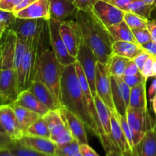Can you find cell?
<instances>
[{"label":"cell","instance_id":"1","mask_svg":"<svg viewBox=\"0 0 156 156\" xmlns=\"http://www.w3.org/2000/svg\"><path fill=\"white\" fill-rule=\"evenodd\" d=\"M74 63L66 66H61V105L76 114L84 122L86 128L99 140L100 133L89 113Z\"/></svg>","mask_w":156,"mask_h":156},{"label":"cell","instance_id":"2","mask_svg":"<svg viewBox=\"0 0 156 156\" xmlns=\"http://www.w3.org/2000/svg\"><path fill=\"white\" fill-rule=\"evenodd\" d=\"M75 21L83 38L93 50L98 62L108 63L113 54L112 45L115 41L107 27L94 13L83 11L77 10Z\"/></svg>","mask_w":156,"mask_h":156},{"label":"cell","instance_id":"3","mask_svg":"<svg viewBox=\"0 0 156 156\" xmlns=\"http://www.w3.org/2000/svg\"><path fill=\"white\" fill-rule=\"evenodd\" d=\"M61 66L51 49L40 47L33 80L42 82L61 103ZM32 80V81H33Z\"/></svg>","mask_w":156,"mask_h":156},{"label":"cell","instance_id":"4","mask_svg":"<svg viewBox=\"0 0 156 156\" xmlns=\"http://www.w3.org/2000/svg\"><path fill=\"white\" fill-rule=\"evenodd\" d=\"M43 32L28 40L27 48L23 58L22 63L17 73V86L18 94L24 90L28 89L31 82L33 80Z\"/></svg>","mask_w":156,"mask_h":156},{"label":"cell","instance_id":"5","mask_svg":"<svg viewBox=\"0 0 156 156\" xmlns=\"http://www.w3.org/2000/svg\"><path fill=\"white\" fill-rule=\"evenodd\" d=\"M61 21L54 19H49L47 21V29L48 34L49 43L51 50L55 57L62 66L74 63L76 59L69 53L64 42L60 34V24Z\"/></svg>","mask_w":156,"mask_h":156},{"label":"cell","instance_id":"6","mask_svg":"<svg viewBox=\"0 0 156 156\" xmlns=\"http://www.w3.org/2000/svg\"><path fill=\"white\" fill-rule=\"evenodd\" d=\"M126 120L131 129L133 143L136 148L147 129L154 124V121H152L148 109L132 108H127Z\"/></svg>","mask_w":156,"mask_h":156},{"label":"cell","instance_id":"7","mask_svg":"<svg viewBox=\"0 0 156 156\" xmlns=\"http://www.w3.org/2000/svg\"><path fill=\"white\" fill-rule=\"evenodd\" d=\"M76 60L80 65L87 79L93 98L97 94L96 88V67L97 59L93 50L87 45L81 35V41L78 49Z\"/></svg>","mask_w":156,"mask_h":156},{"label":"cell","instance_id":"8","mask_svg":"<svg viewBox=\"0 0 156 156\" xmlns=\"http://www.w3.org/2000/svg\"><path fill=\"white\" fill-rule=\"evenodd\" d=\"M47 20L42 18L28 19L15 18L8 30L13 32L17 37L28 40L44 31Z\"/></svg>","mask_w":156,"mask_h":156},{"label":"cell","instance_id":"9","mask_svg":"<svg viewBox=\"0 0 156 156\" xmlns=\"http://www.w3.org/2000/svg\"><path fill=\"white\" fill-rule=\"evenodd\" d=\"M96 88L99 98L106 105L110 111L114 112L115 108L112 99L111 76L106 64L98 61L96 67Z\"/></svg>","mask_w":156,"mask_h":156},{"label":"cell","instance_id":"10","mask_svg":"<svg viewBox=\"0 0 156 156\" xmlns=\"http://www.w3.org/2000/svg\"><path fill=\"white\" fill-rule=\"evenodd\" d=\"M59 30L69 53L76 59L81 41V33L77 23L75 20L61 21Z\"/></svg>","mask_w":156,"mask_h":156},{"label":"cell","instance_id":"11","mask_svg":"<svg viewBox=\"0 0 156 156\" xmlns=\"http://www.w3.org/2000/svg\"><path fill=\"white\" fill-rule=\"evenodd\" d=\"M0 124L12 140L18 141L24 135L10 104L0 106Z\"/></svg>","mask_w":156,"mask_h":156},{"label":"cell","instance_id":"12","mask_svg":"<svg viewBox=\"0 0 156 156\" xmlns=\"http://www.w3.org/2000/svg\"><path fill=\"white\" fill-rule=\"evenodd\" d=\"M93 13L103 23L106 27H109L123 21L125 11L103 0H99L95 4Z\"/></svg>","mask_w":156,"mask_h":156},{"label":"cell","instance_id":"13","mask_svg":"<svg viewBox=\"0 0 156 156\" xmlns=\"http://www.w3.org/2000/svg\"><path fill=\"white\" fill-rule=\"evenodd\" d=\"M60 111L65 120L67 128L73 135L74 140H76L80 145L88 144L86 126L84 122L76 114L68 111L64 107L61 106L60 108Z\"/></svg>","mask_w":156,"mask_h":156},{"label":"cell","instance_id":"14","mask_svg":"<svg viewBox=\"0 0 156 156\" xmlns=\"http://www.w3.org/2000/svg\"><path fill=\"white\" fill-rule=\"evenodd\" d=\"M111 140L116 149L123 156H134L124 131L119 123L116 111L111 112Z\"/></svg>","mask_w":156,"mask_h":156},{"label":"cell","instance_id":"15","mask_svg":"<svg viewBox=\"0 0 156 156\" xmlns=\"http://www.w3.org/2000/svg\"><path fill=\"white\" fill-rule=\"evenodd\" d=\"M41 103L44 104L49 110H58L61 107L55 96L52 94L48 88L41 81L33 80L28 88Z\"/></svg>","mask_w":156,"mask_h":156},{"label":"cell","instance_id":"16","mask_svg":"<svg viewBox=\"0 0 156 156\" xmlns=\"http://www.w3.org/2000/svg\"><path fill=\"white\" fill-rule=\"evenodd\" d=\"M50 19L59 21H67L71 16H76L77 12L73 0H49Z\"/></svg>","mask_w":156,"mask_h":156},{"label":"cell","instance_id":"17","mask_svg":"<svg viewBox=\"0 0 156 156\" xmlns=\"http://www.w3.org/2000/svg\"><path fill=\"white\" fill-rule=\"evenodd\" d=\"M22 146L36 150L38 152L47 154V155L55 156V152L58 146L50 139L43 137L33 136L24 134L21 138L16 141Z\"/></svg>","mask_w":156,"mask_h":156},{"label":"cell","instance_id":"18","mask_svg":"<svg viewBox=\"0 0 156 156\" xmlns=\"http://www.w3.org/2000/svg\"><path fill=\"white\" fill-rule=\"evenodd\" d=\"M16 18H28V19H50L49 0H37L28 7L15 13Z\"/></svg>","mask_w":156,"mask_h":156},{"label":"cell","instance_id":"19","mask_svg":"<svg viewBox=\"0 0 156 156\" xmlns=\"http://www.w3.org/2000/svg\"><path fill=\"white\" fill-rule=\"evenodd\" d=\"M14 104L23 108L28 109L30 111L37 113L41 117L47 114L50 110L43 103H41L30 91L28 89L24 90L18 94L16 100L13 102Z\"/></svg>","mask_w":156,"mask_h":156},{"label":"cell","instance_id":"20","mask_svg":"<svg viewBox=\"0 0 156 156\" xmlns=\"http://www.w3.org/2000/svg\"><path fill=\"white\" fill-rule=\"evenodd\" d=\"M135 156H156V120L136 146Z\"/></svg>","mask_w":156,"mask_h":156},{"label":"cell","instance_id":"21","mask_svg":"<svg viewBox=\"0 0 156 156\" xmlns=\"http://www.w3.org/2000/svg\"><path fill=\"white\" fill-rule=\"evenodd\" d=\"M43 118L47 123V126L50 129V138L59 135L61 132L67 128L66 125L65 120L63 117L60 109L58 110H50L47 114L43 116Z\"/></svg>","mask_w":156,"mask_h":156},{"label":"cell","instance_id":"22","mask_svg":"<svg viewBox=\"0 0 156 156\" xmlns=\"http://www.w3.org/2000/svg\"><path fill=\"white\" fill-rule=\"evenodd\" d=\"M112 50L113 54L128 58L131 60L145 51L141 46L128 41H114L112 45Z\"/></svg>","mask_w":156,"mask_h":156},{"label":"cell","instance_id":"23","mask_svg":"<svg viewBox=\"0 0 156 156\" xmlns=\"http://www.w3.org/2000/svg\"><path fill=\"white\" fill-rule=\"evenodd\" d=\"M94 103L104 133L111 139V111L98 94L94 97Z\"/></svg>","mask_w":156,"mask_h":156},{"label":"cell","instance_id":"24","mask_svg":"<svg viewBox=\"0 0 156 156\" xmlns=\"http://www.w3.org/2000/svg\"><path fill=\"white\" fill-rule=\"evenodd\" d=\"M10 105H12V108L15 111V115H16L18 123H19L20 126H21L24 134H25L26 130L31 125L33 124L35 121H37L38 119L41 117V116L37 113L26 109L19 105H17L14 103H11Z\"/></svg>","mask_w":156,"mask_h":156},{"label":"cell","instance_id":"25","mask_svg":"<svg viewBox=\"0 0 156 156\" xmlns=\"http://www.w3.org/2000/svg\"><path fill=\"white\" fill-rule=\"evenodd\" d=\"M106 27L115 41H128L138 44L132 29L124 21Z\"/></svg>","mask_w":156,"mask_h":156},{"label":"cell","instance_id":"26","mask_svg":"<svg viewBox=\"0 0 156 156\" xmlns=\"http://www.w3.org/2000/svg\"><path fill=\"white\" fill-rule=\"evenodd\" d=\"M128 108L148 109L147 108L146 82L131 88Z\"/></svg>","mask_w":156,"mask_h":156},{"label":"cell","instance_id":"27","mask_svg":"<svg viewBox=\"0 0 156 156\" xmlns=\"http://www.w3.org/2000/svg\"><path fill=\"white\" fill-rule=\"evenodd\" d=\"M111 91L112 99L116 114L122 117H126V105L122 96L119 85L115 76H111Z\"/></svg>","mask_w":156,"mask_h":156},{"label":"cell","instance_id":"28","mask_svg":"<svg viewBox=\"0 0 156 156\" xmlns=\"http://www.w3.org/2000/svg\"><path fill=\"white\" fill-rule=\"evenodd\" d=\"M130 60L131 59L128 58L113 54V56L109 59L108 63L106 64L110 76L122 77L124 76L127 64Z\"/></svg>","mask_w":156,"mask_h":156},{"label":"cell","instance_id":"29","mask_svg":"<svg viewBox=\"0 0 156 156\" xmlns=\"http://www.w3.org/2000/svg\"><path fill=\"white\" fill-rule=\"evenodd\" d=\"M154 9L155 7L154 5L148 4L142 0H132L124 11L136 14L149 20L151 18V12Z\"/></svg>","mask_w":156,"mask_h":156},{"label":"cell","instance_id":"30","mask_svg":"<svg viewBox=\"0 0 156 156\" xmlns=\"http://www.w3.org/2000/svg\"><path fill=\"white\" fill-rule=\"evenodd\" d=\"M26 135L33 136L43 137V138H50V133L47 123L42 117L38 119L32 125H31L25 132Z\"/></svg>","mask_w":156,"mask_h":156},{"label":"cell","instance_id":"31","mask_svg":"<svg viewBox=\"0 0 156 156\" xmlns=\"http://www.w3.org/2000/svg\"><path fill=\"white\" fill-rule=\"evenodd\" d=\"M28 40L23 39V38L17 37L16 43H15V58H14V69L16 73H18V69L21 67L22 63L23 58H24V53H25L26 48H27Z\"/></svg>","mask_w":156,"mask_h":156},{"label":"cell","instance_id":"32","mask_svg":"<svg viewBox=\"0 0 156 156\" xmlns=\"http://www.w3.org/2000/svg\"><path fill=\"white\" fill-rule=\"evenodd\" d=\"M123 21L131 29L146 28L148 20L129 12H125Z\"/></svg>","mask_w":156,"mask_h":156},{"label":"cell","instance_id":"33","mask_svg":"<svg viewBox=\"0 0 156 156\" xmlns=\"http://www.w3.org/2000/svg\"><path fill=\"white\" fill-rule=\"evenodd\" d=\"M9 149L12 153L16 156H54L34 150V149L19 144L17 142H15Z\"/></svg>","mask_w":156,"mask_h":156},{"label":"cell","instance_id":"34","mask_svg":"<svg viewBox=\"0 0 156 156\" xmlns=\"http://www.w3.org/2000/svg\"><path fill=\"white\" fill-rule=\"evenodd\" d=\"M80 152V144L73 140L70 143L63 146H58L55 156H73Z\"/></svg>","mask_w":156,"mask_h":156},{"label":"cell","instance_id":"35","mask_svg":"<svg viewBox=\"0 0 156 156\" xmlns=\"http://www.w3.org/2000/svg\"><path fill=\"white\" fill-rule=\"evenodd\" d=\"M133 35L137 41L138 44L142 46L143 44H147L152 41L151 33L148 28H137V29H132Z\"/></svg>","mask_w":156,"mask_h":156},{"label":"cell","instance_id":"36","mask_svg":"<svg viewBox=\"0 0 156 156\" xmlns=\"http://www.w3.org/2000/svg\"><path fill=\"white\" fill-rule=\"evenodd\" d=\"M99 0H73L76 9L87 13H93V8Z\"/></svg>","mask_w":156,"mask_h":156},{"label":"cell","instance_id":"37","mask_svg":"<svg viewBox=\"0 0 156 156\" xmlns=\"http://www.w3.org/2000/svg\"><path fill=\"white\" fill-rule=\"evenodd\" d=\"M50 140L54 142L57 146H63V145H65L72 142L74 140V138H73L70 131L68 129V128H67L63 132H61L59 135L50 139Z\"/></svg>","mask_w":156,"mask_h":156},{"label":"cell","instance_id":"38","mask_svg":"<svg viewBox=\"0 0 156 156\" xmlns=\"http://www.w3.org/2000/svg\"><path fill=\"white\" fill-rule=\"evenodd\" d=\"M122 79L124 82L129 86L130 88L136 86L141 83H143L147 81V79L142 75L141 72L138 74L133 75V76H123Z\"/></svg>","mask_w":156,"mask_h":156},{"label":"cell","instance_id":"39","mask_svg":"<svg viewBox=\"0 0 156 156\" xmlns=\"http://www.w3.org/2000/svg\"><path fill=\"white\" fill-rule=\"evenodd\" d=\"M15 14L12 12L0 9V25L9 28L15 19Z\"/></svg>","mask_w":156,"mask_h":156},{"label":"cell","instance_id":"40","mask_svg":"<svg viewBox=\"0 0 156 156\" xmlns=\"http://www.w3.org/2000/svg\"><path fill=\"white\" fill-rule=\"evenodd\" d=\"M115 77H116V76H115ZM116 80H117L118 84H119L121 91H122V96H123V98H124V101H125L126 108H128V104H129L130 91H131V88H130L129 86H128V85L124 82L122 77H116Z\"/></svg>","mask_w":156,"mask_h":156},{"label":"cell","instance_id":"41","mask_svg":"<svg viewBox=\"0 0 156 156\" xmlns=\"http://www.w3.org/2000/svg\"><path fill=\"white\" fill-rule=\"evenodd\" d=\"M153 59H154V56H150V57L147 59L146 62L144 64L143 67H142V69L140 71L142 76H143L146 79H148V78L154 77V73H153L152 69Z\"/></svg>","mask_w":156,"mask_h":156},{"label":"cell","instance_id":"42","mask_svg":"<svg viewBox=\"0 0 156 156\" xmlns=\"http://www.w3.org/2000/svg\"><path fill=\"white\" fill-rule=\"evenodd\" d=\"M15 142L7 133L0 132V149H9Z\"/></svg>","mask_w":156,"mask_h":156},{"label":"cell","instance_id":"43","mask_svg":"<svg viewBox=\"0 0 156 156\" xmlns=\"http://www.w3.org/2000/svg\"><path fill=\"white\" fill-rule=\"evenodd\" d=\"M22 0H0V9L12 12Z\"/></svg>","mask_w":156,"mask_h":156},{"label":"cell","instance_id":"44","mask_svg":"<svg viewBox=\"0 0 156 156\" xmlns=\"http://www.w3.org/2000/svg\"><path fill=\"white\" fill-rule=\"evenodd\" d=\"M150 56H151V55L148 53H147L146 51H143L142 53H141L140 54L138 55V56L133 59V61H134L135 63L137 65V66L139 67L140 71L142 69V67H143L144 64L146 62L147 59L150 57Z\"/></svg>","mask_w":156,"mask_h":156},{"label":"cell","instance_id":"45","mask_svg":"<svg viewBox=\"0 0 156 156\" xmlns=\"http://www.w3.org/2000/svg\"><path fill=\"white\" fill-rule=\"evenodd\" d=\"M140 73L139 67L137 66L133 60H130L128 63L127 64L126 68H125L124 76H133V75L138 74Z\"/></svg>","mask_w":156,"mask_h":156},{"label":"cell","instance_id":"46","mask_svg":"<svg viewBox=\"0 0 156 156\" xmlns=\"http://www.w3.org/2000/svg\"><path fill=\"white\" fill-rule=\"evenodd\" d=\"M80 152L82 156H99L88 144L80 145Z\"/></svg>","mask_w":156,"mask_h":156},{"label":"cell","instance_id":"47","mask_svg":"<svg viewBox=\"0 0 156 156\" xmlns=\"http://www.w3.org/2000/svg\"><path fill=\"white\" fill-rule=\"evenodd\" d=\"M122 10H125V8L128 6V5L131 2L132 0H103Z\"/></svg>","mask_w":156,"mask_h":156},{"label":"cell","instance_id":"48","mask_svg":"<svg viewBox=\"0 0 156 156\" xmlns=\"http://www.w3.org/2000/svg\"><path fill=\"white\" fill-rule=\"evenodd\" d=\"M142 48L144 49L145 51H146L147 53H149L151 56H154L156 58V43L154 42L153 41H150V42L147 43V44H143L142 46H141Z\"/></svg>","mask_w":156,"mask_h":156},{"label":"cell","instance_id":"49","mask_svg":"<svg viewBox=\"0 0 156 156\" xmlns=\"http://www.w3.org/2000/svg\"><path fill=\"white\" fill-rule=\"evenodd\" d=\"M147 28L151 33V38L154 42L156 43V21L155 20H148L147 22Z\"/></svg>","mask_w":156,"mask_h":156},{"label":"cell","instance_id":"50","mask_svg":"<svg viewBox=\"0 0 156 156\" xmlns=\"http://www.w3.org/2000/svg\"><path fill=\"white\" fill-rule=\"evenodd\" d=\"M36 1L37 0H22V1H21V2L18 5L15 6V8L13 9L12 12H13L14 14L16 13L17 12H18V11L24 9V8L28 7V6L30 5L31 4H32V3L35 2H36Z\"/></svg>","mask_w":156,"mask_h":156},{"label":"cell","instance_id":"51","mask_svg":"<svg viewBox=\"0 0 156 156\" xmlns=\"http://www.w3.org/2000/svg\"><path fill=\"white\" fill-rule=\"evenodd\" d=\"M106 156H123L120 152L114 146H110L106 149Z\"/></svg>","mask_w":156,"mask_h":156},{"label":"cell","instance_id":"52","mask_svg":"<svg viewBox=\"0 0 156 156\" xmlns=\"http://www.w3.org/2000/svg\"><path fill=\"white\" fill-rule=\"evenodd\" d=\"M0 156H16L10 152L9 149H0Z\"/></svg>","mask_w":156,"mask_h":156},{"label":"cell","instance_id":"53","mask_svg":"<svg viewBox=\"0 0 156 156\" xmlns=\"http://www.w3.org/2000/svg\"><path fill=\"white\" fill-rule=\"evenodd\" d=\"M156 92V79L153 81L151 87L149 89V94L150 95H154Z\"/></svg>","mask_w":156,"mask_h":156},{"label":"cell","instance_id":"54","mask_svg":"<svg viewBox=\"0 0 156 156\" xmlns=\"http://www.w3.org/2000/svg\"><path fill=\"white\" fill-rule=\"evenodd\" d=\"M151 105H152V110L156 115V92L153 95L152 100H151Z\"/></svg>","mask_w":156,"mask_h":156},{"label":"cell","instance_id":"55","mask_svg":"<svg viewBox=\"0 0 156 156\" xmlns=\"http://www.w3.org/2000/svg\"><path fill=\"white\" fill-rule=\"evenodd\" d=\"M152 69H153V73H154V77H156V58L155 57H154V59H153Z\"/></svg>","mask_w":156,"mask_h":156},{"label":"cell","instance_id":"56","mask_svg":"<svg viewBox=\"0 0 156 156\" xmlns=\"http://www.w3.org/2000/svg\"><path fill=\"white\" fill-rule=\"evenodd\" d=\"M142 1L148 3V4L152 5H154V7L156 6V0H142Z\"/></svg>","mask_w":156,"mask_h":156},{"label":"cell","instance_id":"57","mask_svg":"<svg viewBox=\"0 0 156 156\" xmlns=\"http://www.w3.org/2000/svg\"><path fill=\"white\" fill-rule=\"evenodd\" d=\"M0 41H1V40H0ZM2 53V44H0V64H1Z\"/></svg>","mask_w":156,"mask_h":156},{"label":"cell","instance_id":"58","mask_svg":"<svg viewBox=\"0 0 156 156\" xmlns=\"http://www.w3.org/2000/svg\"><path fill=\"white\" fill-rule=\"evenodd\" d=\"M6 105V104L5 103L4 100H3L2 98L1 95H0V106H2V105Z\"/></svg>","mask_w":156,"mask_h":156},{"label":"cell","instance_id":"59","mask_svg":"<svg viewBox=\"0 0 156 156\" xmlns=\"http://www.w3.org/2000/svg\"><path fill=\"white\" fill-rule=\"evenodd\" d=\"M6 27H4V26H1L0 25V31H2V30H6Z\"/></svg>","mask_w":156,"mask_h":156},{"label":"cell","instance_id":"60","mask_svg":"<svg viewBox=\"0 0 156 156\" xmlns=\"http://www.w3.org/2000/svg\"><path fill=\"white\" fill-rule=\"evenodd\" d=\"M6 31V30H2V31H0V40L2 39V37L3 34H4V32Z\"/></svg>","mask_w":156,"mask_h":156},{"label":"cell","instance_id":"61","mask_svg":"<svg viewBox=\"0 0 156 156\" xmlns=\"http://www.w3.org/2000/svg\"><path fill=\"white\" fill-rule=\"evenodd\" d=\"M0 132H1V133H6V132H5L4 129L2 128V126H1V124H0Z\"/></svg>","mask_w":156,"mask_h":156},{"label":"cell","instance_id":"62","mask_svg":"<svg viewBox=\"0 0 156 156\" xmlns=\"http://www.w3.org/2000/svg\"><path fill=\"white\" fill-rule=\"evenodd\" d=\"M73 156H82V155H81V154H80V152H78V153H76V155H73Z\"/></svg>","mask_w":156,"mask_h":156},{"label":"cell","instance_id":"63","mask_svg":"<svg viewBox=\"0 0 156 156\" xmlns=\"http://www.w3.org/2000/svg\"><path fill=\"white\" fill-rule=\"evenodd\" d=\"M156 9V6H155V9Z\"/></svg>","mask_w":156,"mask_h":156}]
</instances>
